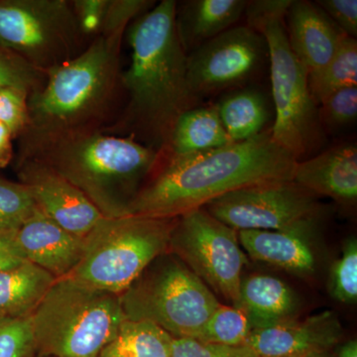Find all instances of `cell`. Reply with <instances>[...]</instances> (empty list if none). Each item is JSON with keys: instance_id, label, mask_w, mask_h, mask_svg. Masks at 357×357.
Masks as SVG:
<instances>
[{"instance_id": "obj_1", "label": "cell", "mask_w": 357, "mask_h": 357, "mask_svg": "<svg viewBox=\"0 0 357 357\" xmlns=\"http://www.w3.org/2000/svg\"><path fill=\"white\" fill-rule=\"evenodd\" d=\"M177 3L163 0L134 20L128 28L131 63L121 77L128 103L117 126L161 155L178 117L199 100L190 86L188 55L176 29Z\"/></svg>"}, {"instance_id": "obj_2", "label": "cell", "mask_w": 357, "mask_h": 357, "mask_svg": "<svg viewBox=\"0 0 357 357\" xmlns=\"http://www.w3.org/2000/svg\"><path fill=\"white\" fill-rule=\"evenodd\" d=\"M131 206V215L178 218L250 185L292 181L297 160L271 133L182 155H163Z\"/></svg>"}, {"instance_id": "obj_3", "label": "cell", "mask_w": 357, "mask_h": 357, "mask_svg": "<svg viewBox=\"0 0 357 357\" xmlns=\"http://www.w3.org/2000/svg\"><path fill=\"white\" fill-rule=\"evenodd\" d=\"M122 38L98 35L76 57L45 72L44 84L28 98L20 152L98 129L121 84Z\"/></svg>"}, {"instance_id": "obj_4", "label": "cell", "mask_w": 357, "mask_h": 357, "mask_svg": "<svg viewBox=\"0 0 357 357\" xmlns=\"http://www.w3.org/2000/svg\"><path fill=\"white\" fill-rule=\"evenodd\" d=\"M162 155L129 136L96 130L70 134L20 152L67 178L105 218L131 215L138 192Z\"/></svg>"}, {"instance_id": "obj_5", "label": "cell", "mask_w": 357, "mask_h": 357, "mask_svg": "<svg viewBox=\"0 0 357 357\" xmlns=\"http://www.w3.org/2000/svg\"><path fill=\"white\" fill-rule=\"evenodd\" d=\"M126 319L119 295L57 279L31 317L37 356L98 357Z\"/></svg>"}, {"instance_id": "obj_6", "label": "cell", "mask_w": 357, "mask_h": 357, "mask_svg": "<svg viewBox=\"0 0 357 357\" xmlns=\"http://www.w3.org/2000/svg\"><path fill=\"white\" fill-rule=\"evenodd\" d=\"M126 319L147 321L173 338L198 340L220 306L218 296L173 253L150 263L119 295Z\"/></svg>"}, {"instance_id": "obj_7", "label": "cell", "mask_w": 357, "mask_h": 357, "mask_svg": "<svg viewBox=\"0 0 357 357\" xmlns=\"http://www.w3.org/2000/svg\"><path fill=\"white\" fill-rule=\"evenodd\" d=\"M177 218H105L84 237L81 261L70 277L121 295L145 268L168 252Z\"/></svg>"}, {"instance_id": "obj_8", "label": "cell", "mask_w": 357, "mask_h": 357, "mask_svg": "<svg viewBox=\"0 0 357 357\" xmlns=\"http://www.w3.org/2000/svg\"><path fill=\"white\" fill-rule=\"evenodd\" d=\"M260 34L266 41L270 62L275 121V142L302 161L321 146L323 128L309 89V74L294 55L283 20L268 23Z\"/></svg>"}, {"instance_id": "obj_9", "label": "cell", "mask_w": 357, "mask_h": 357, "mask_svg": "<svg viewBox=\"0 0 357 357\" xmlns=\"http://www.w3.org/2000/svg\"><path fill=\"white\" fill-rule=\"evenodd\" d=\"M84 38L68 0H0V46L35 69L72 60Z\"/></svg>"}, {"instance_id": "obj_10", "label": "cell", "mask_w": 357, "mask_h": 357, "mask_svg": "<svg viewBox=\"0 0 357 357\" xmlns=\"http://www.w3.org/2000/svg\"><path fill=\"white\" fill-rule=\"evenodd\" d=\"M168 251L182 260L215 296L229 306H238L243 269L248 260L236 230L204 208H197L177 218Z\"/></svg>"}, {"instance_id": "obj_11", "label": "cell", "mask_w": 357, "mask_h": 357, "mask_svg": "<svg viewBox=\"0 0 357 357\" xmlns=\"http://www.w3.org/2000/svg\"><path fill=\"white\" fill-rule=\"evenodd\" d=\"M213 218L241 230H289L319 222L317 197L293 181L264 183L230 192L204 206Z\"/></svg>"}, {"instance_id": "obj_12", "label": "cell", "mask_w": 357, "mask_h": 357, "mask_svg": "<svg viewBox=\"0 0 357 357\" xmlns=\"http://www.w3.org/2000/svg\"><path fill=\"white\" fill-rule=\"evenodd\" d=\"M268 58L266 41L248 26H234L188 54V79L199 98L236 86L257 74Z\"/></svg>"}, {"instance_id": "obj_13", "label": "cell", "mask_w": 357, "mask_h": 357, "mask_svg": "<svg viewBox=\"0 0 357 357\" xmlns=\"http://www.w3.org/2000/svg\"><path fill=\"white\" fill-rule=\"evenodd\" d=\"M16 173L38 211L70 234L84 237L103 218L76 185L38 160L20 157Z\"/></svg>"}, {"instance_id": "obj_14", "label": "cell", "mask_w": 357, "mask_h": 357, "mask_svg": "<svg viewBox=\"0 0 357 357\" xmlns=\"http://www.w3.org/2000/svg\"><path fill=\"white\" fill-rule=\"evenodd\" d=\"M342 337L337 312L326 310L304 319L253 331L246 345L259 357H309L332 351Z\"/></svg>"}, {"instance_id": "obj_15", "label": "cell", "mask_w": 357, "mask_h": 357, "mask_svg": "<svg viewBox=\"0 0 357 357\" xmlns=\"http://www.w3.org/2000/svg\"><path fill=\"white\" fill-rule=\"evenodd\" d=\"M285 18L291 50L309 75L325 67L349 37L307 0H293Z\"/></svg>"}, {"instance_id": "obj_16", "label": "cell", "mask_w": 357, "mask_h": 357, "mask_svg": "<svg viewBox=\"0 0 357 357\" xmlns=\"http://www.w3.org/2000/svg\"><path fill=\"white\" fill-rule=\"evenodd\" d=\"M16 238L26 261L42 268L56 280L70 276L83 257L84 237L70 234L38 208L17 229Z\"/></svg>"}, {"instance_id": "obj_17", "label": "cell", "mask_w": 357, "mask_h": 357, "mask_svg": "<svg viewBox=\"0 0 357 357\" xmlns=\"http://www.w3.org/2000/svg\"><path fill=\"white\" fill-rule=\"evenodd\" d=\"M319 222L289 230H241L239 243L246 255L301 277L316 273L312 246Z\"/></svg>"}, {"instance_id": "obj_18", "label": "cell", "mask_w": 357, "mask_h": 357, "mask_svg": "<svg viewBox=\"0 0 357 357\" xmlns=\"http://www.w3.org/2000/svg\"><path fill=\"white\" fill-rule=\"evenodd\" d=\"M294 183L314 196L328 197L344 206L357 199V148L342 144L298 161Z\"/></svg>"}, {"instance_id": "obj_19", "label": "cell", "mask_w": 357, "mask_h": 357, "mask_svg": "<svg viewBox=\"0 0 357 357\" xmlns=\"http://www.w3.org/2000/svg\"><path fill=\"white\" fill-rule=\"evenodd\" d=\"M245 0H188L176 8V29L185 53L234 27L243 15Z\"/></svg>"}, {"instance_id": "obj_20", "label": "cell", "mask_w": 357, "mask_h": 357, "mask_svg": "<svg viewBox=\"0 0 357 357\" xmlns=\"http://www.w3.org/2000/svg\"><path fill=\"white\" fill-rule=\"evenodd\" d=\"M253 331L270 328L296 319L298 299L285 282L270 275L243 279L239 304Z\"/></svg>"}, {"instance_id": "obj_21", "label": "cell", "mask_w": 357, "mask_h": 357, "mask_svg": "<svg viewBox=\"0 0 357 357\" xmlns=\"http://www.w3.org/2000/svg\"><path fill=\"white\" fill-rule=\"evenodd\" d=\"M56 279L29 261L0 272V317L31 318Z\"/></svg>"}, {"instance_id": "obj_22", "label": "cell", "mask_w": 357, "mask_h": 357, "mask_svg": "<svg viewBox=\"0 0 357 357\" xmlns=\"http://www.w3.org/2000/svg\"><path fill=\"white\" fill-rule=\"evenodd\" d=\"M229 143L231 141L223 128L217 107H197L178 117L164 155L182 156L199 153Z\"/></svg>"}, {"instance_id": "obj_23", "label": "cell", "mask_w": 357, "mask_h": 357, "mask_svg": "<svg viewBox=\"0 0 357 357\" xmlns=\"http://www.w3.org/2000/svg\"><path fill=\"white\" fill-rule=\"evenodd\" d=\"M217 109L231 142H243L259 135L269 119L264 96L256 89H241L230 93Z\"/></svg>"}, {"instance_id": "obj_24", "label": "cell", "mask_w": 357, "mask_h": 357, "mask_svg": "<svg viewBox=\"0 0 357 357\" xmlns=\"http://www.w3.org/2000/svg\"><path fill=\"white\" fill-rule=\"evenodd\" d=\"M174 338L147 321L126 319L98 357H171Z\"/></svg>"}, {"instance_id": "obj_25", "label": "cell", "mask_w": 357, "mask_h": 357, "mask_svg": "<svg viewBox=\"0 0 357 357\" xmlns=\"http://www.w3.org/2000/svg\"><path fill=\"white\" fill-rule=\"evenodd\" d=\"M312 100L317 105L338 89L357 86V42L347 37L332 60L307 77Z\"/></svg>"}, {"instance_id": "obj_26", "label": "cell", "mask_w": 357, "mask_h": 357, "mask_svg": "<svg viewBox=\"0 0 357 357\" xmlns=\"http://www.w3.org/2000/svg\"><path fill=\"white\" fill-rule=\"evenodd\" d=\"M252 332L250 321L241 307L220 303L197 340L206 344L238 347L246 344Z\"/></svg>"}, {"instance_id": "obj_27", "label": "cell", "mask_w": 357, "mask_h": 357, "mask_svg": "<svg viewBox=\"0 0 357 357\" xmlns=\"http://www.w3.org/2000/svg\"><path fill=\"white\" fill-rule=\"evenodd\" d=\"M36 211L24 185L0 178V232L20 229Z\"/></svg>"}, {"instance_id": "obj_28", "label": "cell", "mask_w": 357, "mask_h": 357, "mask_svg": "<svg viewBox=\"0 0 357 357\" xmlns=\"http://www.w3.org/2000/svg\"><path fill=\"white\" fill-rule=\"evenodd\" d=\"M328 293L342 304H356L357 301V241L347 239L342 255L333 263L328 278Z\"/></svg>"}, {"instance_id": "obj_29", "label": "cell", "mask_w": 357, "mask_h": 357, "mask_svg": "<svg viewBox=\"0 0 357 357\" xmlns=\"http://www.w3.org/2000/svg\"><path fill=\"white\" fill-rule=\"evenodd\" d=\"M31 318L0 317V357H36Z\"/></svg>"}, {"instance_id": "obj_30", "label": "cell", "mask_w": 357, "mask_h": 357, "mask_svg": "<svg viewBox=\"0 0 357 357\" xmlns=\"http://www.w3.org/2000/svg\"><path fill=\"white\" fill-rule=\"evenodd\" d=\"M44 82L45 73L0 46V86L24 89L31 95L41 88Z\"/></svg>"}, {"instance_id": "obj_31", "label": "cell", "mask_w": 357, "mask_h": 357, "mask_svg": "<svg viewBox=\"0 0 357 357\" xmlns=\"http://www.w3.org/2000/svg\"><path fill=\"white\" fill-rule=\"evenodd\" d=\"M319 119L321 126L344 128L356 121L357 86L338 89L319 103Z\"/></svg>"}, {"instance_id": "obj_32", "label": "cell", "mask_w": 357, "mask_h": 357, "mask_svg": "<svg viewBox=\"0 0 357 357\" xmlns=\"http://www.w3.org/2000/svg\"><path fill=\"white\" fill-rule=\"evenodd\" d=\"M154 6L151 0H109L100 35L123 34L129 23Z\"/></svg>"}, {"instance_id": "obj_33", "label": "cell", "mask_w": 357, "mask_h": 357, "mask_svg": "<svg viewBox=\"0 0 357 357\" xmlns=\"http://www.w3.org/2000/svg\"><path fill=\"white\" fill-rule=\"evenodd\" d=\"M30 93L13 86H0V123L14 138L20 137L28 126V98Z\"/></svg>"}, {"instance_id": "obj_34", "label": "cell", "mask_w": 357, "mask_h": 357, "mask_svg": "<svg viewBox=\"0 0 357 357\" xmlns=\"http://www.w3.org/2000/svg\"><path fill=\"white\" fill-rule=\"evenodd\" d=\"M171 357H259L248 345L206 344L192 338H174Z\"/></svg>"}, {"instance_id": "obj_35", "label": "cell", "mask_w": 357, "mask_h": 357, "mask_svg": "<svg viewBox=\"0 0 357 357\" xmlns=\"http://www.w3.org/2000/svg\"><path fill=\"white\" fill-rule=\"evenodd\" d=\"M293 0H252L246 1L244 15L246 26L260 33L274 20H284Z\"/></svg>"}, {"instance_id": "obj_36", "label": "cell", "mask_w": 357, "mask_h": 357, "mask_svg": "<svg viewBox=\"0 0 357 357\" xmlns=\"http://www.w3.org/2000/svg\"><path fill=\"white\" fill-rule=\"evenodd\" d=\"M73 10L84 37L98 36L102 30L109 0H74Z\"/></svg>"}, {"instance_id": "obj_37", "label": "cell", "mask_w": 357, "mask_h": 357, "mask_svg": "<svg viewBox=\"0 0 357 357\" xmlns=\"http://www.w3.org/2000/svg\"><path fill=\"white\" fill-rule=\"evenodd\" d=\"M347 35L356 38V0H318L314 2Z\"/></svg>"}, {"instance_id": "obj_38", "label": "cell", "mask_w": 357, "mask_h": 357, "mask_svg": "<svg viewBox=\"0 0 357 357\" xmlns=\"http://www.w3.org/2000/svg\"><path fill=\"white\" fill-rule=\"evenodd\" d=\"M16 231L0 232V272L13 269L26 261L16 238Z\"/></svg>"}, {"instance_id": "obj_39", "label": "cell", "mask_w": 357, "mask_h": 357, "mask_svg": "<svg viewBox=\"0 0 357 357\" xmlns=\"http://www.w3.org/2000/svg\"><path fill=\"white\" fill-rule=\"evenodd\" d=\"M13 134L0 123V168H4L13 158Z\"/></svg>"}, {"instance_id": "obj_40", "label": "cell", "mask_w": 357, "mask_h": 357, "mask_svg": "<svg viewBox=\"0 0 357 357\" xmlns=\"http://www.w3.org/2000/svg\"><path fill=\"white\" fill-rule=\"evenodd\" d=\"M337 357H357L356 340H349L340 345Z\"/></svg>"}, {"instance_id": "obj_41", "label": "cell", "mask_w": 357, "mask_h": 357, "mask_svg": "<svg viewBox=\"0 0 357 357\" xmlns=\"http://www.w3.org/2000/svg\"><path fill=\"white\" fill-rule=\"evenodd\" d=\"M309 357H335L332 351L324 352V354H314V356Z\"/></svg>"}, {"instance_id": "obj_42", "label": "cell", "mask_w": 357, "mask_h": 357, "mask_svg": "<svg viewBox=\"0 0 357 357\" xmlns=\"http://www.w3.org/2000/svg\"><path fill=\"white\" fill-rule=\"evenodd\" d=\"M36 357H48V356H37Z\"/></svg>"}]
</instances>
